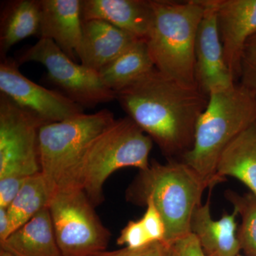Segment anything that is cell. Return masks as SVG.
Masks as SVG:
<instances>
[{"label": "cell", "mask_w": 256, "mask_h": 256, "mask_svg": "<svg viewBox=\"0 0 256 256\" xmlns=\"http://www.w3.org/2000/svg\"><path fill=\"white\" fill-rule=\"evenodd\" d=\"M116 94V100L169 160L190 151L198 118L208 96L185 86L156 68Z\"/></svg>", "instance_id": "obj_1"}, {"label": "cell", "mask_w": 256, "mask_h": 256, "mask_svg": "<svg viewBox=\"0 0 256 256\" xmlns=\"http://www.w3.org/2000/svg\"><path fill=\"white\" fill-rule=\"evenodd\" d=\"M206 109L198 118L193 146L180 161L213 188L222 180L217 166L226 148L256 120V98L238 84L208 94Z\"/></svg>", "instance_id": "obj_2"}, {"label": "cell", "mask_w": 256, "mask_h": 256, "mask_svg": "<svg viewBox=\"0 0 256 256\" xmlns=\"http://www.w3.org/2000/svg\"><path fill=\"white\" fill-rule=\"evenodd\" d=\"M206 184L180 160H169L166 164L154 162L140 174L128 188V201L144 205L151 200L166 226L164 244L191 233L190 223L194 210L202 204Z\"/></svg>", "instance_id": "obj_3"}, {"label": "cell", "mask_w": 256, "mask_h": 256, "mask_svg": "<svg viewBox=\"0 0 256 256\" xmlns=\"http://www.w3.org/2000/svg\"><path fill=\"white\" fill-rule=\"evenodd\" d=\"M153 18L146 42L154 67L185 86L197 87L195 42L203 0H151Z\"/></svg>", "instance_id": "obj_4"}, {"label": "cell", "mask_w": 256, "mask_h": 256, "mask_svg": "<svg viewBox=\"0 0 256 256\" xmlns=\"http://www.w3.org/2000/svg\"><path fill=\"white\" fill-rule=\"evenodd\" d=\"M114 120L111 111L104 109L40 128L41 173L53 195L60 190L78 186L79 166L86 152Z\"/></svg>", "instance_id": "obj_5"}, {"label": "cell", "mask_w": 256, "mask_h": 256, "mask_svg": "<svg viewBox=\"0 0 256 256\" xmlns=\"http://www.w3.org/2000/svg\"><path fill=\"white\" fill-rule=\"evenodd\" d=\"M153 141L129 117L114 120L89 146L79 166L78 186L94 206L104 200L102 188L112 173L124 168H149Z\"/></svg>", "instance_id": "obj_6"}, {"label": "cell", "mask_w": 256, "mask_h": 256, "mask_svg": "<svg viewBox=\"0 0 256 256\" xmlns=\"http://www.w3.org/2000/svg\"><path fill=\"white\" fill-rule=\"evenodd\" d=\"M48 208L63 256H89L107 248L110 232L82 188L56 192Z\"/></svg>", "instance_id": "obj_7"}, {"label": "cell", "mask_w": 256, "mask_h": 256, "mask_svg": "<svg viewBox=\"0 0 256 256\" xmlns=\"http://www.w3.org/2000/svg\"><path fill=\"white\" fill-rule=\"evenodd\" d=\"M28 62L44 66L48 80L84 108L116 100V92L102 84L97 72L76 63L52 40L40 38L22 54L18 62Z\"/></svg>", "instance_id": "obj_8"}, {"label": "cell", "mask_w": 256, "mask_h": 256, "mask_svg": "<svg viewBox=\"0 0 256 256\" xmlns=\"http://www.w3.org/2000/svg\"><path fill=\"white\" fill-rule=\"evenodd\" d=\"M43 124L0 94V178L41 172L38 131Z\"/></svg>", "instance_id": "obj_9"}, {"label": "cell", "mask_w": 256, "mask_h": 256, "mask_svg": "<svg viewBox=\"0 0 256 256\" xmlns=\"http://www.w3.org/2000/svg\"><path fill=\"white\" fill-rule=\"evenodd\" d=\"M0 94L36 118L43 126L84 114L82 106L58 90H50L26 78L16 60L5 57L0 63Z\"/></svg>", "instance_id": "obj_10"}, {"label": "cell", "mask_w": 256, "mask_h": 256, "mask_svg": "<svg viewBox=\"0 0 256 256\" xmlns=\"http://www.w3.org/2000/svg\"><path fill=\"white\" fill-rule=\"evenodd\" d=\"M205 10L195 42V78L197 87L207 96L234 82L226 63L213 0H203Z\"/></svg>", "instance_id": "obj_11"}, {"label": "cell", "mask_w": 256, "mask_h": 256, "mask_svg": "<svg viewBox=\"0 0 256 256\" xmlns=\"http://www.w3.org/2000/svg\"><path fill=\"white\" fill-rule=\"evenodd\" d=\"M226 63L234 82L248 40L256 33V0H213Z\"/></svg>", "instance_id": "obj_12"}, {"label": "cell", "mask_w": 256, "mask_h": 256, "mask_svg": "<svg viewBox=\"0 0 256 256\" xmlns=\"http://www.w3.org/2000/svg\"><path fill=\"white\" fill-rule=\"evenodd\" d=\"M80 2V0H40V38L52 40L74 60L82 40Z\"/></svg>", "instance_id": "obj_13"}, {"label": "cell", "mask_w": 256, "mask_h": 256, "mask_svg": "<svg viewBox=\"0 0 256 256\" xmlns=\"http://www.w3.org/2000/svg\"><path fill=\"white\" fill-rule=\"evenodd\" d=\"M82 22L102 20L146 40L153 18L151 0H82Z\"/></svg>", "instance_id": "obj_14"}, {"label": "cell", "mask_w": 256, "mask_h": 256, "mask_svg": "<svg viewBox=\"0 0 256 256\" xmlns=\"http://www.w3.org/2000/svg\"><path fill=\"white\" fill-rule=\"evenodd\" d=\"M138 40L102 20L82 22V43L77 57L82 65L98 72Z\"/></svg>", "instance_id": "obj_15"}, {"label": "cell", "mask_w": 256, "mask_h": 256, "mask_svg": "<svg viewBox=\"0 0 256 256\" xmlns=\"http://www.w3.org/2000/svg\"><path fill=\"white\" fill-rule=\"evenodd\" d=\"M238 210L224 212L220 220H215L210 214V196L204 204L194 210L190 232L198 239L206 256H237L240 254V242L237 232Z\"/></svg>", "instance_id": "obj_16"}, {"label": "cell", "mask_w": 256, "mask_h": 256, "mask_svg": "<svg viewBox=\"0 0 256 256\" xmlns=\"http://www.w3.org/2000/svg\"><path fill=\"white\" fill-rule=\"evenodd\" d=\"M0 245L14 256H63L48 208L38 212Z\"/></svg>", "instance_id": "obj_17"}, {"label": "cell", "mask_w": 256, "mask_h": 256, "mask_svg": "<svg viewBox=\"0 0 256 256\" xmlns=\"http://www.w3.org/2000/svg\"><path fill=\"white\" fill-rule=\"evenodd\" d=\"M217 176L236 178L256 195V120L226 148L217 166Z\"/></svg>", "instance_id": "obj_18"}, {"label": "cell", "mask_w": 256, "mask_h": 256, "mask_svg": "<svg viewBox=\"0 0 256 256\" xmlns=\"http://www.w3.org/2000/svg\"><path fill=\"white\" fill-rule=\"evenodd\" d=\"M40 22V0H18L8 3L1 14V58L6 57L10 48L18 42L31 36H38Z\"/></svg>", "instance_id": "obj_19"}, {"label": "cell", "mask_w": 256, "mask_h": 256, "mask_svg": "<svg viewBox=\"0 0 256 256\" xmlns=\"http://www.w3.org/2000/svg\"><path fill=\"white\" fill-rule=\"evenodd\" d=\"M154 68L146 40H140L98 73L102 84L117 92Z\"/></svg>", "instance_id": "obj_20"}, {"label": "cell", "mask_w": 256, "mask_h": 256, "mask_svg": "<svg viewBox=\"0 0 256 256\" xmlns=\"http://www.w3.org/2000/svg\"><path fill=\"white\" fill-rule=\"evenodd\" d=\"M52 196L53 194L41 172L28 176L8 208L12 234L38 212L48 208Z\"/></svg>", "instance_id": "obj_21"}, {"label": "cell", "mask_w": 256, "mask_h": 256, "mask_svg": "<svg viewBox=\"0 0 256 256\" xmlns=\"http://www.w3.org/2000/svg\"><path fill=\"white\" fill-rule=\"evenodd\" d=\"M225 196L242 216V224L237 236L245 256H256V195L250 193L240 195L226 191Z\"/></svg>", "instance_id": "obj_22"}, {"label": "cell", "mask_w": 256, "mask_h": 256, "mask_svg": "<svg viewBox=\"0 0 256 256\" xmlns=\"http://www.w3.org/2000/svg\"><path fill=\"white\" fill-rule=\"evenodd\" d=\"M237 84L256 98V33L244 46Z\"/></svg>", "instance_id": "obj_23"}, {"label": "cell", "mask_w": 256, "mask_h": 256, "mask_svg": "<svg viewBox=\"0 0 256 256\" xmlns=\"http://www.w3.org/2000/svg\"><path fill=\"white\" fill-rule=\"evenodd\" d=\"M152 242H153L146 233L140 220L128 222L117 239L118 245L126 246L132 249L140 248Z\"/></svg>", "instance_id": "obj_24"}, {"label": "cell", "mask_w": 256, "mask_h": 256, "mask_svg": "<svg viewBox=\"0 0 256 256\" xmlns=\"http://www.w3.org/2000/svg\"><path fill=\"white\" fill-rule=\"evenodd\" d=\"M144 206H146V212L140 220L146 233L153 242H164L166 226L159 210L151 200H146Z\"/></svg>", "instance_id": "obj_25"}, {"label": "cell", "mask_w": 256, "mask_h": 256, "mask_svg": "<svg viewBox=\"0 0 256 256\" xmlns=\"http://www.w3.org/2000/svg\"><path fill=\"white\" fill-rule=\"evenodd\" d=\"M89 256H168V245L162 242H153L140 248L124 247L120 250H104Z\"/></svg>", "instance_id": "obj_26"}, {"label": "cell", "mask_w": 256, "mask_h": 256, "mask_svg": "<svg viewBox=\"0 0 256 256\" xmlns=\"http://www.w3.org/2000/svg\"><path fill=\"white\" fill-rule=\"evenodd\" d=\"M168 256H206L198 239L190 233L168 246Z\"/></svg>", "instance_id": "obj_27"}, {"label": "cell", "mask_w": 256, "mask_h": 256, "mask_svg": "<svg viewBox=\"0 0 256 256\" xmlns=\"http://www.w3.org/2000/svg\"><path fill=\"white\" fill-rule=\"evenodd\" d=\"M28 178L6 176L0 178V207L8 208Z\"/></svg>", "instance_id": "obj_28"}, {"label": "cell", "mask_w": 256, "mask_h": 256, "mask_svg": "<svg viewBox=\"0 0 256 256\" xmlns=\"http://www.w3.org/2000/svg\"><path fill=\"white\" fill-rule=\"evenodd\" d=\"M11 234V224L8 208L0 207V244L9 238Z\"/></svg>", "instance_id": "obj_29"}, {"label": "cell", "mask_w": 256, "mask_h": 256, "mask_svg": "<svg viewBox=\"0 0 256 256\" xmlns=\"http://www.w3.org/2000/svg\"><path fill=\"white\" fill-rule=\"evenodd\" d=\"M0 256H14L12 254H10V252H6L4 249H0Z\"/></svg>", "instance_id": "obj_30"}, {"label": "cell", "mask_w": 256, "mask_h": 256, "mask_svg": "<svg viewBox=\"0 0 256 256\" xmlns=\"http://www.w3.org/2000/svg\"><path fill=\"white\" fill-rule=\"evenodd\" d=\"M245 256V255H244V256H242V255H240V254H239V255H238V256Z\"/></svg>", "instance_id": "obj_31"}]
</instances>
